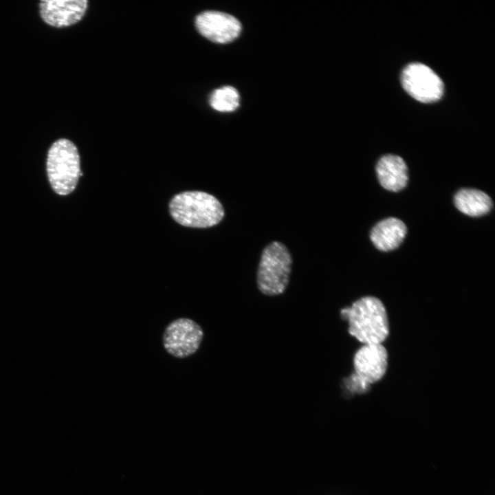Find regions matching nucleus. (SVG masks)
<instances>
[{
    "instance_id": "nucleus-8",
    "label": "nucleus",
    "mask_w": 495,
    "mask_h": 495,
    "mask_svg": "<svg viewBox=\"0 0 495 495\" xmlns=\"http://www.w3.org/2000/svg\"><path fill=\"white\" fill-rule=\"evenodd\" d=\"M88 8L87 0H43L39 14L47 25L55 28L71 26L80 21Z\"/></svg>"
},
{
    "instance_id": "nucleus-6",
    "label": "nucleus",
    "mask_w": 495,
    "mask_h": 495,
    "mask_svg": "<svg viewBox=\"0 0 495 495\" xmlns=\"http://www.w3.org/2000/svg\"><path fill=\"white\" fill-rule=\"evenodd\" d=\"M404 89L421 102H433L441 97L443 83L439 76L429 67L420 63L408 65L402 74Z\"/></svg>"
},
{
    "instance_id": "nucleus-13",
    "label": "nucleus",
    "mask_w": 495,
    "mask_h": 495,
    "mask_svg": "<svg viewBox=\"0 0 495 495\" xmlns=\"http://www.w3.org/2000/svg\"><path fill=\"white\" fill-rule=\"evenodd\" d=\"M210 104L220 112L234 111L239 105V94L231 86H225L215 89L210 97Z\"/></svg>"
},
{
    "instance_id": "nucleus-4",
    "label": "nucleus",
    "mask_w": 495,
    "mask_h": 495,
    "mask_svg": "<svg viewBox=\"0 0 495 495\" xmlns=\"http://www.w3.org/2000/svg\"><path fill=\"white\" fill-rule=\"evenodd\" d=\"M292 257L281 243L274 241L263 250L257 272V285L267 296L283 294L289 283Z\"/></svg>"
},
{
    "instance_id": "nucleus-1",
    "label": "nucleus",
    "mask_w": 495,
    "mask_h": 495,
    "mask_svg": "<svg viewBox=\"0 0 495 495\" xmlns=\"http://www.w3.org/2000/svg\"><path fill=\"white\" fill-rule=\"evenodd\" d=\"M349 322V333L364 344H382L389 333L385 307L373 296L362 297L341 310Z\"/></svg>"
},
{
    "instance_id": "nucleus-5",
    "label": "nucleus",
    "mask_w": 495,
    "mask_h": 495,
    "mask_svg": "<svg viewBox=\"0 0 495 495\" xmlns=\"http://www.w3.org/2000/svg\"><path fill=\"white\" fill-rule=\"evenodd\" d=\"M204 331L195 321L187 318L173 320L166 327L162 343L166 352L177 358L193 355L199 348Z\"/></svg>"
},
{
    "instance_id": "nucleus-3",
    "label": "nucleus",
    "mask_w": 495,
    "mask_h": 495,
    "mask_svg": "<svg viewBox=\"0 0 495 495\" xmlns=\"http://www.w3.org/2000/svg\"><path fill=\"white\" fill-rule=\"evenodd\" d=\"M46 170L50 184L56 194L65 196L72 192L82 175L76 145L66 138L55 141L47 152Z\"/></svg>"
},
{
    "instance_id": "nucleus-2",
    "label": "nucleus",
    "mask_w": 495,
    "mask_h": 495,
    "mask_svg": "<svg viewBox=\"0 0 495 495\" xmlns=\"http://www.w3.org/2000/svg\"><path fill=\"white\" fill-rule=\"evenodd\" d=\"M170 213L179 224L206 228L218 224L224 217L220 201L202 191H185L175 195L169 204Z\"/></svg>"
},
{
    "instance_id": "nucleus-9",
    "label": "nucleus",
    "mask_w": 495,
    "mask_h": 495,
    "mask_svg": "<svg viewBox=\"0 0 495 495\" xmlns=\"http://www.w3.org/2000/svg\"><path fill=\"white\" fill-rule=\"evenodd\" d=\"M387 359L386 349L382 344H364L353 358L358 380L364 384L379 381L385 374Z\"/></svg>"
},
{
    "instance_id": "nucleus-11",
    "label": "nucleus",
    "mask_w": 495,
    "mask_h": 495,
    "mask_svg": "<svg viewBox=\"0 0 495 495\" xmlns=\"http://www.w3.org/2000/svg\"><path fill=\"white\" fill-rule=\"evenodd\" d=\"M406 232V225L402 220L390 217L377 223L372 229L370 237L378 250L386 252L397 248Z\"/></svg>"
},
{
    "instance_id": "nucleus-12",
    "label": "nucleus",
    "mask_w": 495,
    "mask_h": 495,
    "mask_svg": "<svg viewBox=\"0 0 495 495\" xmlns=\"http://www.w3.org/2000/svg\"><path fill=\"white\" fill-rule=\"evenodd\" d=\"M454 201L459 210L471 217L485 214L492 208L491 198L486 193L477 189H461L455 195Z\"/></svg>"
},
{
    "instance_id": "nucleus-7",
    "label": "nucleus",
    "mask_w": 495,
    "mask_h": 495,
    "mask_svg": "<svg viewBox=\"0 0 495 495\" xmlns=\"http://www.w3.org/2000/svg\"><path fill=\"white\" fill-rule=\"evenodd\" d=\"M198 32L217 43H227L236 39L241 33V24L234 16L219 11H205L195 21Z\"/></svg>"
},
{
    "instance_id": "nucleus-10",
    "label": "nucleus",
    "mask_w": 495,
    "mask_h": 495,
    "mask_svg": "<svg viewBox=\"0 0 495 495\" xmlns=\"http://www.w3.org/2000/svg\"><path fill=\"white\" fill-rule=\"evenodd\" d=\"M376 173L380 184L386 190L397 192L408 182V168L404 160L395 155L382 157L376 165Z\"/></svg>"
}]
</instances>
